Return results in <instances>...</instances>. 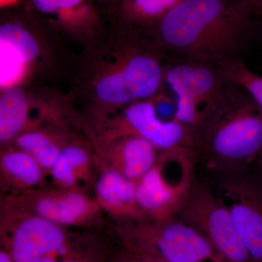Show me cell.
<instances>
[{
    "label": "cell",
    "instance_id": "6da1fadb",
    "mask_svg": "<svg viewBox=\"0 0 262 262\" xmlns=\"http://www.w3.org/2000/svg\"><path fill=\"white\" fill-rule=\"evenodd\" d=\"M161 48L151 37L106 21L75 51L64 96L72 110L80 106L92 127L117 110L158 97L167 67Z\"/></svg>",
    "mask_w": 262,
    "mask_h": 262
},
{
    "label": "cell",
    "instance_id": "7a4b0ae2",
    "mask_svg": "<svg viewBox=\"0 0 262 262\" xmlns=\"http://www.w3.org/2000/svg\"><path fill=\"white\" fill-rule=\"evenodd\" d=\"M251 7L241 0H183L150 37L163 49L215 65L237 58L246 46Z\"/></svg>",
    "mask_w": 262,
    "mask_h": 262
},
{
    "label": "cell",
    "instance_id": "3957f363",
    "mask_svg": "<svg viewBox=\"0 0 262 262\" xmlns=\"http://www.w3.org/2000/svg\"><path fill=\"white\" fill-rule=\"evenodd\" d=\"M236 88H229L196 134L198 160L217 176L246 170L262 151V110Z\"/></svg>",
    "mask_w": 262,
    "mask_h": 262
},
{
    "label": "cell",
    "instance_id": "277c9868",
    "mask_svg": "<svg viewBox=\"0 0 262 262\" xmlns=\"http://www.w3.org/2000/svg\"><path fill=\"white\" fill-rule=\"evenodd\" d=\"M198 154L190 148L161 151L152 168L136 185V201L146 220L177 216L195 182Z\"/></svg>",
    "mask_w": 262,
    "mask_h": 262
},
{
    "label": "cell",
    "instance_id": "5b68a950",
    "mask_svg": "<svg viewBox=\"0 0 262 262\" xmlns=\"http://www.w3.org/2000/svg\"><path fill=\"white\" fill-rule=\"evenodd\" d=\"M160 96L138 101L108 115L89 130L96 147L125 136H138L149 141L160 151L190 148L196 151L195 134L173 119L165 122L157 113Z\"/></svg>",
    "mask_w": 262,
    "mask_h": 262
},
{
    "label": "cell",
    "instance_id": "8992f818",
    "mask_svg": "<svg viewBox=\"0 0 262 262\" xmlns=\"http://www.w3.org/2000/svg\"><path fill=\"white\" fill-rule=\"evenodd\" d=\"M132 222L125 231L131 251L169 261L226 262L203 234L178 216Z\"/></svg>",
    "mask_w": 262,
    "mask_h": 262
},
{
    "label": "cell",
    "instance_id": "52a82bcc",
    "mask_svg": "<svg viewBox=\"0 0 262 262\" xmlns=\"http://www.w3.org/2000/svg\"><path fill=\"white\" fill-rule=\"evenodd\" d=\"M165 83L177 97L173 120L195 136L229 89V82L215 66L191 60L167 67Z\"/></svg>",
    "mask_w": 262,
    "mask_h": 262
},
{
    "label": "cell",
    "instance_id": "ba28073f",
    "mask_svg": "<svg viewBox=\"0 0 262 262\" xmlns=\"http://www.w3.org/2000/svg\"><path fill=\"white\" fill-rule=\"evenodd\" d=\"M48 37L27 8H10L0 24V89L24 84L46 58L44 40Z\"/></svg>",
    "mask_w": 262,
    "mask_h": 262
},
{
    "label": "cell",
    "instance_id": "9c48e42d",
    "mask_svg": "<svg viewBox=\"0 0 262 262\" xmlns=\"http://www.w3.org/2000/svg\"><path fill=\"white\" fill-rule=\"evenodd\" d=\"M177 216L203 234L226 262H254L225 202L206 183L195 181Z\"/></svg>",
    "mask_w": 262,
    "mask_h": 262
},
{
    "label": "cell",
    "instance_id": "30bf717a",
    "mask_svg": "<svg viewBox=\"0 0 262 262\" xmlns=\"http://www.w3.org/2000/svg\"><path fill=\"white\" fill-rule=\"evenodd\" d=\"M48 37L77 51L106 23L93 0H27L25 7Z\"/></svg>",
    "mask_w": 262,
    "mask_h": 262
},
{
    "label": "cell",
    "instance_id": "8fae6325",
    "mask_svg": "<svg viewBox=\"0 0 262 262\" xmlns=\"http://www.w3.org/2000/svg\"><path fill=\"white\" fill-rule=\"evenodd\" d=\"M221 196L254 262H262V182L246 170L217 176Z\"/></svg>",
    "mask_w": 262,
    "mask_h": 262
},
{
    "label": "cell",
    "instance_id": "7c38bea8",
    "mask_svg": "<svg viewBox=\"0 0 262 262\" xmlns=\"http://www.w3.org/2000/svg\"><path fill=\"white\" fill-rule=\"evenodd\" d=\"M12 206L61 226H83L96 220L101 208L80 189L29 191L15 196Z\"/></svg>",
    "mask_w": 262,
    "mask_h": 262
},
{
    "label": "cell",
    "instance_id": "4fadbf2b",
    "mask_svg": "<svg viewBox=\"0 0 262 262\" xmlns=\"http://www.w3.org/2000/svg\"><path fill=\"white\" fill-rule=\"evenodd\" d=\"M61 110L58 94L37 96L27 88L15 86L1 91L0 96V142L10 145L22 133L56 118Z\"/></svg>",
    "mask_w": 262,
    "mask_h": 262
},
{
    "label": "cell",
    "instance_id": "5bb4252c",
    "mask_svg": "<svg viewBox=\"0 0 262 262\" xmlns=\"http://www.w3.org/2000/svg\"><path fill=\"white\" fill-rule=\"evenodd\" d=\"M15 224L10 229L8 252L15 262H34L61 252L67 243L64 228L12 206Z\"/></svg>",
    "mask_w": 262,
    "mask_h": 262
},
{
    "label": "cell",
    "instance_id": "9a60e30c",
    "mask_svg": "<svg viewBox=\"0 0 262 262\" xmlns=\"http://www.w3.org/2000/svg\"><path fill=\"white\" fill-rule=\"evenodd\" d=\"M96 148L102 152L108 168L136 185L156 163L161 152L149 141L138 136H121Z\"/></svg>",
    "mask_w": 262,
    "mask_h": 262
},
{
    "label": "cell",
    "instance_id": "2e32d148",
    "mask_svg": "<svg viewBox=\"0 0 262 262\" xmlns=\"http://www.w3.org/2000/svg\"><path fill=\"white\" fill-rule=\"evenodd\" d=\"M96 200L101 210L130 222L146 220L136 201V184L108 168L96 182Z\"/></svg>",
    "mask_w": 262,
    "mask_h": 262
},
{
    "label": "cell",
    "instance_id": "e0dca14e",
    "mask_svg": "<svg viewBox=\"0 0 262 262\" xmlns=\"http://www.w3.org/2000/svg\"><path fill=\"white\" fill-rule=\"evenodd\" d=\"M63 120L29 129L20 134L9 146L31 155L46 173H51L63 146L70 139Z\"/></svg>",
    "mask_w": 262,
    "mask_h": 262
},
{
    "label": "cell",
    "instance_id": "ac0fdd59",
    "mask_svg": "<svg viewBox=\"0 0 262 262\" xmlns=\"http://www.w3.org/2000/svg\"><path fill=\"white\" fill-rule=\"evenodd\" d=\"M183 0H120L108 21L150 36L164 17Z\"/></svg>",
    "mask_w": 262,
    "mask_h": 262
},
{
    "label": "cell",
    "instance_id": "d6986e66",
    "mask_svg": "<svg viewBox=\"0 0 262 262\" xmlns=\"http://www.w3.org/2000/svg\"><path fill=\"white\" fill-rule=\"evenodd\" d=\"M91 163L92 158L87 144L71 136L50 173L58 188L80 189V184L91 178Z\"/></svg>",
    "mask_w": 262,
    "mask_h": 262
},
{
    "label": "cell",
    "instance_id": "ffe728a7",
    "mask_svg": "<svg viewBox=\"0 0 262 262\" xmlns=\"http://www.w3.org/2000/svg\"><path fill=\"white\" fill-rule=\"evenodd\" d=\"M0 169L3 181L23 193L39 185L46 173L31 155L13 146L2 150Z\"/></svg>",
    "mask_w": 262,
    "mask_h": 262
},
{
    "label": "cell",
    "instance_id": "44dd1931",
    "mask_svg": "<svg viewBox=\"0 0 262 262\" xmlns=\"http://www.w3.org/2000/svg\"><path fill=\"white\" fill-rule=\"evenodd\" d=\"M229 83L244 90L262 110V77L237 58L225 60L215 65Z\"/></svg>",
    "mask_w": 262,
    "mask_h": 262
},
{
    "label": "cell",
    "instance_id": "7402d4cb",
    "mask_svg": "<svg viewBox=\"0 0 262 262\" xmlns=\"http://www.w3.org/2000/svg\"><path fill=\"white\" fill-rule=\"evenodd\" d=\"M96 8L103 15V18L106 20L110 19L117 6L120 4V0H93Z\"/></svg>",
    "mask_w": 262,
    "mask_h": 262
},
{
    "label": "cell",
    "instance_id": "603a6c76",
    "mask_svg": "<svg viewBox=\"0 0 262 262\" xmlns=\"http://www.w3.org/2000/svg\"><path fill=\"white\" fill-rule=\"evenodd\" d=\"M58 262H89L87 258L84 256H77V255L71 253V254H67L65 257L62 258Z\"/></svg>",
    "mask_w": 262,
    "mask_h": 262
},
{
    "label": "cell",
    "instance_id": "cb8c5ba5",
    "mask_svg": "<svg viewBox=\"0 0 262 262\" xmlns=\"http://www.w3.org/2000/svg\"><path fill=\"white\" fill-rule=\"evenodd\" d=\"M139 258H141L144 262H182V261H169L161 258L154 257V256H149V255L142 254V253L133 252Z\"/></svg>",
    "mask_w": 262,
    "mask_h": 262
},
{
    "label": "cell",
    "instance_id": "d4e9b609",
    "mask_svg": "<svg viewBox=\"0 0 262 262\" xmlns=\"http://www.w3.org/2000/svg\"><path fill=\"white\" fill-rule=\"evenodd\" d=\"M0 262H15L13 258L10 256V253L5 250H2L0 251Z\"/></svg>",
    "mask_w": 262,
    "mask_h": 262
},
{
    "label": "cell",
    "instance_id": "484cf974",
    "mask_svg": "<svg viewBox=\"0 0 262 262\" xmlns=\"http://www.w3.org/2000/svg\"><path fill=\"white\" fill-rule=\"evenodd\" d=\"M257 167V175L256 177L262 182V151L256 161Z\"/></svg>",
    "mask_w": 262,
    "mask_h": 262
},
{
    "label": "cell",
    "instance_id": "4316f807",
    "mask_svg": "<svg viewBox=\"0 0 262 262\" xmlns=\"http://www.w3.org/2000/svg\"><path fill=\"white\" fill-rule=\"evenodd\" d=\"M241 1L248 3L251 7H256V8L262 7V0H241Z\"/></svg>",
    "mask_w": 262,
    "mask_h": 262
},
{
    "label": "cell",
    "instance_id": "83f0119b",
    "mask_svg": "<svg viewBox=\"0 0 262 262\" xmlns=\"http://www.w3.org/2000/svg\"><path fill=\"white\" fill-rule=\"evenodd\" d=\"M130 252V254H129L128 257H127V259H125L123 262H144L141 258L138 257L137 256H136L134 253Z\"/></svg>",
    "mask_w": 262,
    "mask_h": 262
},
{
    "label": "cell",
    "instance_id": "f1b7e54d",
    "mask_svg": "<svg viewBox=\"0 0 262 262\" xmlns=\"http://www.w3.org/2000/svg\"><path fill=\"white\" fill-rule=\"evenodd\" d=\"M34 262H58V261L56 258H53V256H47V257L40 258V259Z\"/></svg>",
    "mask_w": 262,
    "mask_h": 262
}]
</instances>
